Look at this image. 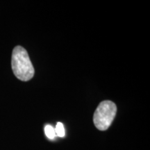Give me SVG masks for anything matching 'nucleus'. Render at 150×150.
Listing matches in <instances>:
<instances>
[{
	"label": "nucleus",
	"instance_id": "f257e3e1",
	"mask_svg": "<svg viewBox=\"0 0 150 150\" xmlns=\"http://www.w3.org/2000/svg\"><path fill=\"white\" fill-rule=\"evenodd\" d=\"M11 65L14 74L22 81H29L34 75V67L29 54L27 50L21 46H17L13 50Z\"/></svg>",
	"mask_w": 150,
	"mask_h": 150
},
{
	"label": "nucleus",
	"instance_id": "f03ea898",
	"mask_svg": "<svg viewBox=\"0 0 150 150\" xmlns=\"http://www.w3.org/2000/svg\"><path fill=\"white\" fill-rule=\"evenodd\" d=\"M117 112V106L111 101H103L97 106L93 116L95 126L100 131L108 129Z\"/></svg>",
	"mask_w": 150,
	"mask_h": 150
},
{
	"label": "nucleus",
	"instance_id": "7ed1b4c3",
	"mask_svg": "<svg viewBox=\"0 0 150 150\" xmlns=\"http://www.w3.org/2000/svg\"><path fill=\"white\" fill-rule=\"evenodd\" d=\"M45 135L49 139H54L56 136L55 130H54V127H52L51 125H47L45 127Z\"/></svg>",
	"mask_w": 150,
	"mask_h": 150
},
{
	"label": "nucleus",
	"instance_id": "20e7f679",
	"mask_svg": "<svg viewBox=\"0 0 150 150\" xmlns=\"http://www.w3.org/2000/svg\"><path fill=\"white\" fill-rule=\"evenodd\" d=\"M55 130V133L56 135H57L59 137H64L65 136V129H64V126L61 122H58L56 124V128L54 129Z\"/></svg>",
	"mask_w": 150,
	"mask_h": 150
}]
</instances>
